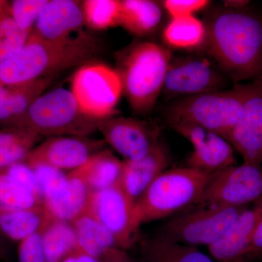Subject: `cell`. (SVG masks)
<instances>
[{
	"instance_id": "31",
	"label": "cell",
	"mask_w": 262,
	"mask_h": 262,
	"mask_svg": "<svg viewBox=\"0 0 262 262\" xmlns=\"http://www.w3.org/2000/svg\"><path fill=\"white\" fill-rule=\"evenodd\" d=\"M48 0H13L9 2V14L20 28L32 33Z\"/></svg>"
},
{
	"instance_id": "19",
	"label": "cell",
	"mask_w": 262,
	"mask_h": 262,
	"mask_svg": "<svg viewBox=\"0 0 262 262\" xmlns=\"http://www.w3.org/2000/svg\"><path fill=\"white\" fill-rule=\"evenodd\" d=\"M170 161L168 147L160 141L144 158L123 160L120 185L136 203L155 179L167 170Z\"/></svg>"
},
{
	"instance_id": "14",
	"label": "cell",
	"mask_w": 262,
	"mask_h": 262,
	"mask_svg": "<svg viewBox=\"0 0 262 262\" xmlns=\"http://www.w3.org/2000/svg\"><path fill=\"white\" fill-rule=\"evenodd\" d=\"M168 125L192 144L187 166L208 174L237 165L232 145L222 136L187 122H169Z\"/></svg>"
},
{
	"instance_id": "28",
	"label": "cell",
	"mask_w": 262,
	"mask_h": 262,
	"mask_svg": "<svg viewBox=\"0 0 262 262\" xmlns=\"http://www.w3.org/2000/svg\"><path fill=\"white\" fill-rule=\"evenodd\" d=\"M0 201L17 210H34L44 208L42 201L23 184L0 169Z\"/></svg>"
},
{
	"instance_id": "13",
	"label": "cell",
	"mask_w": 262,
	"mask_h": 262,
	"mask_svg": "<svg viewBox=\"0 0 262 262\" xmlns=\"http://www.w3.org/2000/svg\"><path fill=\"white\" fill-rule=\"evenodd\" d=\"M105 144H108L124 160L144 158L160 141L158 125L133 117H112L98 124Z\"/></svg>"
},
{
	"instance_id": "3",
	"label": "cell",
	"mask_w": 262,
	"mask_h": 262,
	"mask_svg": "<svg viewBox=\"0 0 262 262\" xmlns=\"http://www.w3.org/2000/svg\"><path fill=\"white\" fill-rule=\"evenodd\" d=\"M172 59L169 48L148 41L134 43L117 56L115 70L122 93L135 113L146 115L152 111Z\"/></svg>"
},
{
	"instance_id": "33",
	"label": "cell",
	"mask_w": 262,
	"mask_h": 262,
	"mask_svg": "<svg viewBox=\"0 0 262 262\" xmlns=\"http://www.w3.org/2000/svg\"><path fill=\"white\" fill-rule=\"evenodd\" d=\"M164 10L170 18L193 16L194 13L206 9L211 2L208 0H165L161 2Z\"/></svg>"
},
{
	"instance_id": "42",
	"label": "cell",
	"mask_w": 262,
	"mask_h": 262,
	"mask_svg": "<svg viewBox=\"0 0 262 262\" xmlns=\"http://www.w3.org/2000/svg\"><path fill=\"white\" fill-rule=\"evenodd\" d=\"M76 253H77L66 258L65 259H63L61 262H76Z\"/></svg>"
},
{
	"instance_id": "21",
	"label": "cell",
	"mask_w": 262,
	"mask_h": 262,
	"mask_svg": "<svg viewBox=\"0 0 262 262\" xmlns=\"http://www.w3.org/2000/svg\"><path fill=\"white\" fill-rule=\"evenodd\" d=\"M163 10L159 2L120 0L119 26L137 37H147L159 29Z\"/></svg>"
},
{
	"instance_id": "39",
	"label": "cell",
	"mask_w": 262,
	"mask_h": 262,
	"mask_svg": "<svg viewBox=\"0 0 262 262\" xmlns=\"http://www.w3.org/2000/svg\"><path fill=\"white\" fill-rule=\"evenodd\" d=\"M251 2L248 0H226L223 2L224 7L230 9L239 10L247 8Z\"/></svg>"
},
{
	"instance_id": "20",
	"label": "cell",
	"mask_w": 262,
	"mask_h": 262,
	"mask_svg": "<svg viewBox=\"0 0 262 262\" xmlns=\"http://www.w3.org/2000/svg\"><path fill=\"white\" fill-rule=\"evenodd\" d=\"M138 262H214L196 246L181 244L158 234L139 243Z\"/></svg>"
},
{
	"instance_id": "9",
	"label": "cell",
	"mask_w": 262,
	"mask_h": 262,
	"mask_svg": "<svg viewBox=\"0 0 262 262\" xmlns=\"http://www.w3.org/2000/svg\"><path fill=\"white\" fill-rule=\"evenodd\" d=\"M40 187L42 204L52 220L72 222L87 210L91 192L75 170H63L47 165L32 168Z\"/></svg>"
},
{
	"instance_id": "23",
	"label": "cell",
	"mask_w": 262,
	"mask_h": 262,
	"mask_svg": "<svg viewBox=\"0 0 262 262\" xmlns=\"http://www.w3.org/2000/svg\"><path fill=\"white\" fill-rule=\"evenodd\" d=\"M52 220L44 208L34 210H17L0 201V230L7 238L20 242L40 232Z\"/></svg>"
},
{
	"instance_id": "7",
	"label": "cell",
	"mask_w": 262,
	"mask_h": 262,
	"mask_svg": "<svg viewBox=\"0 0 262 262\" xmlns=\"http://www.w3.org/2000/svg\"><path fill=\"white\" fill-rule=\"evenodd\" d=\"M247 208L222 205L193 206L173 215L159 234L181 244L208 247L219 241Z\"/></svg>"
},
{
	"instance_id": "27",
	"label": "cell",
	"mask_w": 262,
	"mask_h": 262,
	"mask_svg": "<svg viewBox=\"0 0 262 262\" xmlns=\"http://www.w3.org/2000/svg\"><path fill=\"white\" fill-rule=\"evenodd\" d=\"M206 29L204 22L193 16L170 18L163 29L164 42L179 50H196L204 47Z\"/></svg>"
},
{
	"instance_id": "10",
	"label": "cell",
	"mask_w": 262,
	"mask_h": 262,
	"mask_svg": "<svg viewBox=\"0 0 262 262\" xmlns=\"http://www.w3.org/2000/svg\"><path fill=\"white\" fill-rule=\"evenodd\" d=\"M262 202V165L244 163L212 175L196 206L248 207Z\"/></svg>"
},
{
	"instance_id": "12",
	"label": "cell",
	"mask_w": 262,
	"mask_h": 262,
	"mask_svg": "<svg viewBox=\"0 0 262 262\" xmlns=\"http://www.w3.org/2000/svg\"><path fill=\"white\" fill-rule=\"evenodd\" d=\"M228 78L202 57L172 59L163 92L168 98H179L225 90Z\"/></svg>"
},
{
	"instance_id": "15",
	"label": "cell",
	"mask_w": 262,
	"mask_h": 262,
	"mask_svg": "<svg viewBox=\"0 0 262 262\" xmlns=\"http://www.w3.org/2000/svg\"><path fill=\"white\" fill-rule=\"evenodd\" d=\"M103 140L80 136H53L34 146L24 162L31 168L47 165L63 170H77L98 151L104 149Z\"/></svg>"
},
{
	"instance_id": "34",
	"label": "cell",
	"mask_w": 262,
	"mask_h": 262,
	"mask_svg": "<svg viewBox=\"0 0 262 262\" xmlns=\"http://www.w3.org/2000/svg\"><path fill=\"white\" fill-rule=\"evenodd\" d=\"M18 262H48L40 232L33 234L18 243Z\"/></svg>"
},
{
	"instance_id": "30",
	"label": "cell",
	"mask_w": 262,
	"mask_h": 262,
	"mask_svg": "<svg viewBox=\"0 0 262 262\" xmlns=\"http://www.w3.org/2000/svg\"><path fill=\"white\" fill-rule=\"evenodd\" d=\"M31 34L20 28L10 14L0 16V63L20 51Z\"/></svg>"
},
{
	"instance_id": "25",
	"label": "cell",
	"mask_w": 262,
	"mask_h": 262,
	"mask_svg": "<svg viewBox=\"0 0 262 262\" xmlns=\"http://www.w3.org/2000/svg\"><path fill=\"white\" fill-rule=\"evenodd\" d=\"M71 223L75 229L78 251L101 259L108 250L118 248L112 234L87 211Z\"/></svg>"
},
{
	"instance_id": "40",
	"label": "cell",
	"mask_w": 262,
	"mask_h": 262,
	"mask_svg": "<svg viewBox=\"0 0 262 262\" xmlns=\"http://www.w3.org/2000/svg\"><path fill=\"white\" fill-rule=\"evenodd\" d=\"M76 262H103L101 258L93 257L85 253L77 251L76 253Z\"/></svg>"
},
{
	"instance_id": "36",
	"label": "cell",
	"mask_w": 262,
	"mask_h": 262,
	"mask_svg": "<svg viewBox=\"0 0 262 262\" xmlns=\"http://www.w3.org/2000/svg\"><path fill=\"white\" fill-rule=\"evenodd\" d=\"M31 150L24 147H0V169L23 161Z\"/></svg>"
},
{
	"instance_id": "26",
	"label": "cell",
	"mask_w": 262,
	"mask_h": 262,
	"mask_svg": "<svg viewBox=\"0 0 262 262\" xmlns=\"http://www.w3.org/2000/svg\"><path fill=\"white\" fill-rule=\"evenodd\" d=\"M40 234L48 262H61L78 251L77 237L71 222L51 220Z\"/></svg>"
},
{
	"instance_id": "5",
	"label": "cell",
	"mask_w": 262,
	"mask_h": 262,
	"mask_svg": "<svg viewBox=\"0 0 262 262\" xmlns=\"http://www.w3.org/2000/svg\"><path fill=\"white\" fill-rule=\"evenodd\" d=\"M100 121L84 115L71 90L61 88L39 96L5 127H24L40 136L88 137L98 130Z\"/></svg>"
},
{
	"instance_id": "29",
	"label": "cell",
	"mask_w": 262,
	"mask_h": 262,
	"mask_svg": "<svg viewBox=\"0 0 262 262\" xmlns=\"http://www.w3.org/2000/svg\"><path fill=\"white\" fill-rule=\"evenodd\" d=\"M84 24L94 30H104L119 26L120 1L85 0L82 3Z\"/></svg>"
},
{
	"instance_id": "37",
	"label": "cell",
	"mask_w": 262,
	"mask_h": 262,
	"mask_svg": "<svg viewBox=\"0 0 262 262\" xmlns=\"http://www.w3.org/2000/svg\"><path fill=\"white\" fill-rule=\"evenodd\" d=\"M101 259L103 262H136L126 251L118 248L108 250Z\"/></svg>"
},
{
	"instance_id": "35",
	"label": "cell",
	"mask_w": 262,
	"mask_h": 262,
	"mask_svg": "<svg viewBox=\"0 0 262 262\" xmlns=\"http://www.w3.org/2000/svg\"><path fill=\"white\" fill-rule=\"evenodd\" d=\"M5 171L42 201V192L34 170L25 162H18L4 168Z\"/></svg>"
},
{
	"instance_id": "11",
	"label": "cell",
	"mask_w": 262,
	"mask_h": 262,
	"mask_svg": "<svg viewBox=\"0 0 262 262\" xmlns=\"http://www.w3.org/2000/svg\"><path fill=\"white\" fill-rule=\"evenodd\" d=\"M85 211L112 234L119 248L126 251L137 242L141 225L136 203L120 184L91 193Z\"/></svg>"
},
{
	"instance_id": "32",
	"label": "cell",
	"mask_w": 262,
	"mask_h": 262,
	"mask_svg": "<svg viewBox=\"0 0 262 262\" xmlns=\"http://www.w3.org/2000/svg\"><path fill=\"white\" fill-rule=\"evenodd\" d=\"M41 136L24 127H5L0 130V147H24L32 149Z\"/></svg>"
},
{
	"instance_id": "4",
	"label": "cell",
	"mask_w": 262,
	"mask_h": 262,
	"mask_svg": "<svg viewBox=\"0 0 262 262\" xmlns=\"http://www.w3.org/2000/svg\"><path fill=\"white\" fill-rule=\"evenodd\" d=\"M212 175L189 167L167 169L136 203L141 226L180 213L201 201Z\"/></svg>"
},
{
	"instance_id": "18",
	"label": "cell",
	"mask_w": 262,
	"mask_h": 262,
	"mask_svg": "<svg viewBox=\"0 0 262 262\" xmlns=\"http://www.w3.org/2000/svg\"><path fill=\"white\" fill-rule=\"evenodd\" d=\"M84 24L82 3L74 0H48L32 34L45 40H63Z\"/></svg>"
},
{
	"instance_id": "38",
	"label": "cell",
	"mask_w": 262,
	"mask_h": 262,
	"mask_svg": "<svg viewBox=\"0 0 262 262\" xmlns=\"http://www.w3.org/2000/svg\"><path fill=\"white\" fill-rule=\"evenodd\" d=\"M262 255V221L258 225L254 235H253L249 249H248L247 258H251Z\"/></svg>"
},
{
	"instance_id": "16",
	"label": "cell",
	"mask_w": 262,
	"mask_h": 262,
	"mask_svg": "<svg viewBox=\"0 0 262 262\" xmlns=\"http://www.w3.org/2000/svg\"><path fill=\"white\" fill-rule=\"evenodd\" d=\"M226 140L244 163L262 165V77L248 83L242 114Z\"/></svg>"
},
{
	"instance_id": "2",
	"label": "cell",
	"mask_w": 262,
	"mask_h": 262,
	"mask_svg": "<svg viewBox=\"0 0 262 262\" xmlns=\"http://www.w3.org/2000/svg\"><path fill=\"white\" fill-rule=\"evenodd\" d=\"M98 41L85 32L63 40H45L31 34L21 49L0 63V84L20 86L72 67H82L97 56Z\"/></svg>"
},
{
	"instance_id": "24",
	"label": "cell",
	"mask_w": 262,
	"mask_h": 262,
	"mask_svg": "<svg viewBox=\"0 0 262 262\" xmlns=\"http://www.w3.org/2000/svg\"><path fill=\"white\" fill-rule=\"evenodd\" d=\"M52 77L20 86L0 84V125L25 113L36 98L41 96L51 82Z\"/></svg>"
},
{
	"instance_id": "8",
	"label": "cell",
	"mask_w": 262,
	"mask_h": 262,
	"mask_svg": "<svg viewBox=\"0 0 262 262\" xmlns=\"http://www.w3.org/2000/svg\"><path fill=\"white\" fill-rule=\"evenodd\" d=\"M71 91L81 111L98 120L117 115V104L123 94L117 70L100 63L80 67L72 77Z\"/></svg>"
},
{
	"instance_id": "6",
	"label": "cell",
	"mask_w": 262,
	"mask_h": 262,
	"mask_svg": "<svg viewBox=\"0 0 262 262\" xmlns=\"http://www.w3.org/2000/svg\"><path fill=\"white\" fill-rule=\"evenodd\" d=\"M248 84L232 89L177 98L165 108L167 123L187 122L199 125L227 139L242 114Z\"/></svg>"
},
{
	"instance_id": "22",
	"label": "cell",
	"mask_w": 262,
	"mask_h": 262,
	"mask_svg": "<svg viewBox=\"0 0 262 262\" xmlns=\"http://www.w3.org/2000/svg\"><path fill=\"white\" fill-rule=\"evenodd\" d=\"M75 170L83 179L91 192H98L120 184L123 161L110 150L103 149Z\"/></svg>"
},
{
	"instance_id": "17",
	"label": "cell",
	"mask_w": 262,
	"mask_h": 262,
	"mask_svg": "<svg viewBox=\"0 0 262 262\" xmlns=\"http://www.w3.org/2000/svg\"><path fill=\"white\" fill-rule=\"evenodd\" d=\"M262 221V202L247 208L208 251L219 262H246L255 232Z\"/></svg>"
},
{
	"instance_id": "1",
	"label": "cell",
	"mask_w": 262,
	"mask_h": 262,
	"mask_svg": "<svg viewBox=\"0 0 262 262\" xmlns=\"http://www.w3.org/2000/svg\"><path fill=\"white\" fill-rule=\"evenodd\" d=\"M204 49L236 83L262 77V13L216 8L206 15Z\"/></svg>"
},
{
	"instance_id": "41",
	"label": "cell",
	"mask_w": 262,
	"mask_h": 262,
	"mask_svg": "<svg viewBox=\"0 0 262 262\" xmlns=\"http://www.w3.org/2000/svg\"><path fill=\"white\" fill-rule=\"evenodd\" d=\"M5 235L0 230V259L6 261L8 258V248L5 241Z\"/></svg>"
}]
</instances>
